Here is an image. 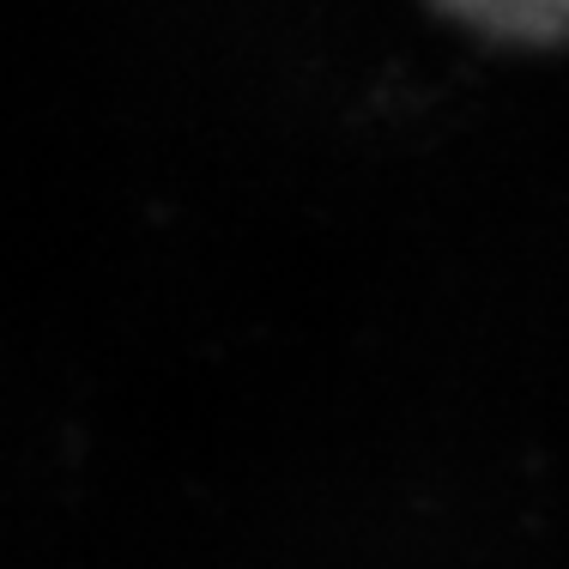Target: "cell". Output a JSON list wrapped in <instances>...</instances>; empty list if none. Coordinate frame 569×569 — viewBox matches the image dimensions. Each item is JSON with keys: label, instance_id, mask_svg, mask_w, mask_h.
I'll return each mask as SVG.
<instances>
[{"label": "cell", "instance_id": "6da1fadb", "mask_svg": "<svg viewBox=\"0 0 569 569\" xmlns=\"http://www.w3.org/2000/svg\"><path fill=\"white\" fill-rule=\"evenodd\" d=\"M437 19L479 43H509V49H546L569 43V0H425Z\"/></svg>", "mask_w": 569, "mask_h": 569}]
</instances>
